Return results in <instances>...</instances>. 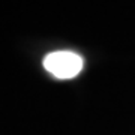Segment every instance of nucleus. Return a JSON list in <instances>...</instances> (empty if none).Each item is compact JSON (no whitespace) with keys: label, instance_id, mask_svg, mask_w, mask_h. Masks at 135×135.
Returning <instances> with one entry per match:
<instances>
[{"label":"nucleus","instance_id":"obj_1","mask_svg":"<svg viewBox=\"0 0 135 135\" xmlns=\"http://www.w3.org/2000/svg\"><path fill=\"white\" fill-rule=\"evenodd\" d=\"M44 68L53 77L60 80H69L77 77L84 68V60L74 51H53L45 56Z\"/></svg>","mask_w":135,"mask_h":135}]
</instances>
